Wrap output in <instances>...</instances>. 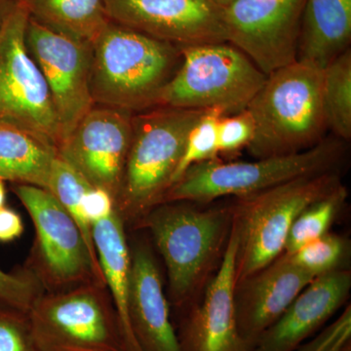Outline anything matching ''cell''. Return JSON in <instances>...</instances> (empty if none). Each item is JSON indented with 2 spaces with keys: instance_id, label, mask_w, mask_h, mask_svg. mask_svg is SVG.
<instances>
[{
  "instance_id": "cell-1",
  "label": "cell",
  "mask_w": 351,
  "mask_h": 351,
  "mask_svg": "<svg viewBox=\"0 0 351 351\" xmlns=\"http://www.w3.org/2000/svg\"><path fill=\"white\" fill-rule=\"evenodd\" d=\"M232 221L230 205L172 201L154 208L136 228L151 233L165 265L168 302L181 315L199 301L221 267Z\"/></svg>"
},
{
  "instance_id": "cell-2",
  "label": "cell",
  "mask_w": 351,
  "mask_h": 351,
  "mask_svg": "<svg viewBox=\"0 0 351 351\" xmlns=\"http://www.w3.org/2000/svg\"><path fill=\"white\" fill-rule=\"evenodd\" d=\"M181 58V48L174 44L110 21L92 44L95 105L133 113L156 108Z\"/></svg>"
},
{
  "instance_id": "cell-3",
  "label": "cell",
  "mask_w": 351,
  "mask_h": 351,
  "mask_svg": "<svg viewBox=\"0 0 351 351\" xmlns=\"http://www.w3.org/2000/svg\"><path fill=\"white\" fill-rule=\"evenodd\" d=\"M321 87L322 69L301 60L267 75L246 108L255 125L247 147L252 156H288L324 140Z\"/></svg>"
},
{
  "instance_id": "cell-4",
  "label": "cell",
  "mask_w": 351,
  "mask_h": 351,
  "mask_svg": "<svg viewBox=\"0 0 351 351\" xmlns=\"http://www.w3.org/2000/svg\"><path fill=\"white\" fill-rule=\"evenodd\" d=\"M206 110L156 107L134 113L133 136L115 210L137 228L174 184L189 132Z\"/></svg>"
},
{
  "instance_id": "cell-5",
  "label": "cell",
  "mask_w": 351,
  "mask_h": 351,
  "mask_svg": "<svg viewBox=\"0 0 351 351\" xmlns=\"http://www.w3.org/2000/svg\"><path fill=\"white\" fill-rule=\"evenodd\" d=\"M341 184L339 170L330 171L235 198L230 204L237 237L235 283L282 255L295 219Z\"/></svg>"
},
{
  "instance_id": "cell-6",
  "label": "cell",
  "mask_w": 351,
  "mask_h": 351,
  "mask_svg": "<svg viewBox=\"0 0 351 351\" xmlns=\"http://www.w3.org/2000/svg\"><path fill=\"white\" fill-rule=\"evenodd\" d=\"M339 140H323L304 152L251 162H223L218 158L195 164L171 186L163 203L207 205L226 196L243 197L299 178L339 170L345 147Z\"/></svg>"
},
{
  "instance_id": "cell-7",
  "label": "cell",
  "mask_w": 351,
  "mask_h": 351,
  "mask_svg": "<svg viewBox=\"0 0 351 351\" xmlns=\"http://www.w3.org/2000/svg\"><path fill=\"white\" fill-rule=\"evenodd\" d=\"M181 57L156 107L235 114L246 110L267 80L246 55L226 43L184 46Z\"/></svg>"
},
{
  "instance_id": "cell-8",
  "label": "cell",
  "mask_w": 351,
  "mask_h": 351,
  "mask_svg": "<svg viewBox=\"0 0 351 351\" xmlns=\"http://www.w3.org/2000/svg\"><path fill=\"white\" fill-rule=\"evenodd\" d=\"M27 318L38 351H123L107 284L44 292Z\"/></svg>"
},
{
  "instance_id": "cell-9",
  "label": "cell",
  "mask_w": 351,
  "mask_h": 351,
  "mask_svg": "<svg viewBox=\"0 0 351 351\" xmlns=\"http://www.w3.org/2000/svg\"><path fill=\"white\" fill-rule=\"evenodd\" d=\"M13 193L31 216L36 241L27 269L45 292H60L84 284H106L80 228L47 189L14 184Z\"/></svg>"
},
{
  "instance_id": "cell-10",
  "label": "cell",
  "mask_w": 351,
  "mask_h": 351,
  "mask_svg": "<svg viewBox=\"0 0 351 351\" xmlns=\"http://www.w3.org/2000/svg\"><path fill=\"white\" fill-rule=\"evenodd\" d=\"M29 16L15 0L0 18V119L57 149L61 128L49 88L25 43Z\"/></svg>"
},
{
  "instance_id": "cell-11",
  "label": "cell",
  "mask_w": 351,
  "mask_h": 351,
  "mask_svg": "<svg viewBox=\"0 0 351 351\" xmlns=\"http://www.w3.org/2000/svg\"><path fill=\"white\" fill-rule=\"evenodd\" d=\"M306 0H233L223 8L226 41L265 75L298 60Z\"/></svg>"
},
{
  "instance_id": "cell-12",
  "label": "cell",
  "mask_w": 351,
  "mask_h": 351,
  "mask_svg": "<svg viewBox=\"0 0 351 351\" xmlns=\"http://www.w3.org/2000/svg\"><path fill=\"white\" fill-rule=\"evenodd\" d=\"M134 113L95 105L58 147V156L117 200L133 136Z\"/></svg>"
},
{
  "instance_id": "cell-13",
  "label": "cell",
  "mask_w": 351,
  "mask_h": 351,
  "mask_svg": "<svg viewBox=\"0 0 351 351\" xmlns=\"http://www.w3.org/2000/svg\"><path fill=\"white\" fill-rule=\"evenodd\" d=\"M25 43L49 88L63 142L95 106L90 89L92 45L58 34L31 18Z\"/></svg>"
},
{
  "instance_id": "cell-14",
  "label": "cell",
  "mask_w": 351,
  "mask_h": 351,
  "mask_svg": "<svg viewBox=\"0 0 351 351\" xmlns=\"http://www.w3.org/2000/svg\"><path fill=\"white\" fill-rule=\"evenodd\" d=\"M108 19L178 46L225 43L223 8L214 0H105Z\"/></svg>"
},
{
  "instance_id": "cell-15",
  "label": "cell",
  "mask_w": 351,
  "mask_h": 351,
  "mask_svg": "<svg viewBox=\"0 0 351 351\" xmlns=\"http://www.w3.org/2000/svg\"><path fill=\"white\" fill-rule=\"evenodd\" d=\"M237 248L232 228L218 271L199 301L180 316L176 331L182 351H250L240 336L233 306Z\"/></svg>"
},
{
  "instance_id": "cell-16",
  "label": "cell",
  "mask_w": 351,
  "mask_h": 351,
  "mask_svg": "<svg viewBox=\"0 0 351 351\" xmlns=\"http://www.w3.org/2000/svg\"><path fill=\"white\" fill-rule=\"evenodd\" d=\"M314 279L279 256L267 267L235 283L233 306L240 336L253 351L269 329Z\"/></svg>"
},
{
  "instance_id": "cell-17",
  "label": "cell",
  "mask_w": 351,
  "mask_h": 351,
  "mask_svg": "<svg viewBox=\"0 0 351 351\" xmlns=\"http://www.w3.org/2000/svg\"><path fill=\"white\" fill-rule=\"evenodd\" d=\"M128 311L143 351H182L160 270L151 245L144 240L134 241L130 247Z\"/></svg>"
},
{
  "instance_id": "cell-18",
  "label": "cell",
  "mask_w": 351,
  "mask_h": 351,
  "mask_svg": "<svg viewBox=\"0 0 351 351\" xmlns=\"http://www.w3.org/2000/svg\"><path fill=\"white\" fill-rule=\"evenodd\" d=\"M350 291V269L316 277L263 332L253 351H294L346 304Z\"/></svg>"
},
{
  "instance_id": "cell-19",
  "label": "cell",
  "mask_w": 351,
  "mask_h": 351,
  "mask_svg": "<svg viewBox=\"0 0 351 351\" xmlns=\"http://www.w3.org/2000/svg\"><path fill=\"white\" fill-rule=\"evenodd\" d=\"M125 223L117 210L92 226L95 247L110 292L121 334L123 351H143L132 330L128 311L130 248Z\"/></svg>"
},
{
  "instance_id": "cell-20",
  "label": "cell",
  "mask_w": 351,
  "mask_h": 351,
  "mask_svg": "<svg viewBox=\"0 0 351 351\" xmlns=\"http://www.w3.org/2000/svg\"><path fill=\"white\" fill-rule=\"evenodd\" d=\"M351 0H306L298 60L321 69L350 49Z\"/></svg>"
},
{
  "instance_id": "cell-21",
  "label": "cell",
  "mask_w": 351,
  "mask_h": 351,
  "mask_svg": "<svg viewBox=\"0 0 351 351\" xmlns=\"http://www.w3.org/2000/svg\"><path fill=\"white\" fill-rule=\"evenodd\" d=\"M57 156L54 145L0 119V178L3 181L47 189Z\"/></svg>"
},
{
  "instance_id": "cell-22",
  "label": "cell",
  "mask_w": 351,
  "mask_h": 351,
  "mask_svg": "<svg viewBox=\"0 0 351 351\" xmlns=\"http://www.w3.org/2000/svg\"><path fill=\"white\" fill-rule=\"evenodd\" d=\"M29 18L39 24L88 44L110 22L105 0H19Z\"/></svg>"
},
{
  "instance_id": "cell-23",
  "label": "cell",
  "mask_w": 351,
  "mask_h": 351,
  "mask_svg": "<svg viewBox=\"0 0 351 351\" xmlns=\"http://www.w3.org/2000/svg\"><path fill=\"white\" fill-rule=\"evenodd\" d=\"M325 121L335 135L351 138V52L348 49L322 69L321 87Z\"/></svg>"
},
{
  "instance_id": "cell-24",
  "label": "cell",
  "mask_w": 351,
  "mask_h": 351,
  "mask_svg": "<svg viewBox=\"0 0 351 351\" xmlns=\"http://www.w3.org/2000/svg\"><path fill=\"white\" fill-rule=\"evenodd\" d=\"M343 184L304 209L295 219L288 233L284 255H292L306 244L330 232L348 198Z\"/></svg>"
},
{
  "instance_id": "cell-25",
  "label": "cell",
  "mask_w": 351,
  "mask_h": 351,
  "mask_svg": "<svg viewBox=\"0 0 351 351\" xmlns=\"http://www.w3.org/2000/svg\"><path fill=\"white\" fill-rule=\"evenodd\" d=\"M91 186H91L77 171L73 169L61 157L57 156L55 158L52 170H51L47 191L54 195L60 204L66 210L69 216L75 221L95 262L100 263L96 247H95L92 226L85 218L82 211L83 195Z\"/></svg>"
},
{
  "instance_id": "cell-26",
  "label": "cell",
  "mask_w": 351,
  "mask_h": 351,
  "mask_svg": "<svg viewBox=\"0 0 351 351\" xmlns=\"http://www.w3.org/2000/svg\"><path fill=\"white\" fill-rule=\"evenodd\" d=\"M284 256L314 278L338 270L350 269V240L336 233L328 232L292 255Z\"/></svg>"
},
{
  "instance_id": "cell-27",
  "label": "cell",
  "mask_w": 351,
  "mask_h": 351,
  "mask_svg": "<svg viewBox=\"0 0 351 351\" xmlns=\"http://www.w3.org/2000/svg\"><path fill=\"white\" fill-rule=\"evenodd\" d=\"M223 115L225 114L221 110H208L189 132L181 161L175 173L174 184L191 166L218 159L217 126Z\"/></svg>"
},
{
  "instance_id": "cell-28",
  "label": "cell",
  "mask_w": 351,
  "mask_h": 351,
  "mask_svg": "<svg viewBox=\"0 0 351 351\" xmlns=\"http://www.w3.org/2000/svg\"><path fill=\"white\" fill-rule=\"evenodd\" d=\"M44 292L43 285L29 269L7 272L0 269V302L27 313Z\"/></svg>"
},
{
  "instance_id": "cell-29",
  "label": "cell",
  "mask_w": 351,
  "mask_h": 351,
  "mask_svg": "<svg viewBox=\"0 0 351 351\" xmlns=\"http://www.w3.org/2000/svg\"><path fill=\"white\" fill-rule=\"evenodd\" d=\"M0 351H38L27 313L0 302Z\"/></svg>"
},
{
  "instance_id": "cell-30",
  "label": "cell",
  "mask_w": 351,
  "mask_h": 351,
  "mask_svg": "<svg viewBox=\"0 0 351 351\" xmlns=\"http://www.w3.org/2000/svg\"><path fill=\"white\" fill-rule=\"evenodd\" d=\"M254 132L253 119L247 110L219 117L217 126L219 154H234L248 147Z\"/></svg>"
},
{
  "instance_id": "cell-31",
  "label": "cell",
  "mask_w": 351,
  "mask_h": 351,
  "mask_svg": "<svg viewBox=\"0 0 351 351\" xmlns=\"http://www.w3.org/2000/svg\"><path fill=\"white\" fill-rule=\"evenodd\" d=\"M294 351H351V306Z\"/></svg>"
},
{
  "instance_id": "cell-32",
  "label": "cell",
  "mask_w": 351,
  "mask_h": 351,
  "mask_svg": "<svg viewBox=\"0 0 351 351\" xmlns=\"http://www.w3.org/2000/svg\"><path fill=\"white\" fill-rule=\"evenodd\" d=\"M82 211L90 225L93 226L115 211L114 199L105 189L91 186L83 195Z\"/></svg>"
},
{
  "instance_id": "cell-33",
  "label": "cell",
  "mask_w": 351,
  "mask_h": 351,
  "mask_svg": "<svg viewBox=\"0 0 351 351\" xmlns=\"http://www.w3.org/2000/svg\"><path fill=\"white\" fill-rule=\"evenodd\" d=\"M24 232V223L19 214L11 208L0 209V242L8 243L19 239Z\"/></svg>"
},
{
  "instance_id": "cell-34",
  "label": "cell",
  "mask_w": 351,
  "mask_h": 351,
  "mask_svg": "<svg viewBox=\"0 0 351 351\" xmlns=\"http://www.w3.org/2000/svg\"><path fill=\"white\" fill-rule=\"evenodd\" d=\"M6 203V188L5 181L0 178V209L5 206Z\"/></svg>"
},
{
  "instance_id": "cell-35",
  "label": "cell",
  "mask_w": 351,
  "mask_h": 351,
  "mask_svg": "<svg viewBox=\"0 0 351 351\" xmlns=\"http://www.w3.org/2000/svg\"><path fill=\"white\" fill-rule=\"evenodd\" d=\"M15 0H0V18L8 10L9 7Z\"/></svg>"
},
{
  "instance_id": "cell-36",
  "label": "cell",
  "mask_w": 351,
  "mask_h": 351,
  "mask_svg": "<svg viewBox=\"0 0 351 351\" xmlns=\"http://www.w3.org/2000/svg\"><path fill=\"white\" fill-rule=\"evenodd\" d=\"M219 6H221V8L223 7L228 6V4L232 3L233 0H214Z\"/></svg>"
}]
</instances>
